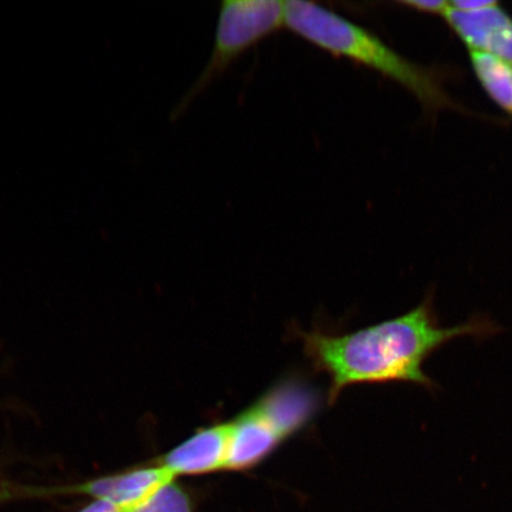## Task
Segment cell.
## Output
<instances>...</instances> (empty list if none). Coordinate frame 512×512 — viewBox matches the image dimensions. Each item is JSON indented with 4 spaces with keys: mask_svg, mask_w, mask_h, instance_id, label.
<instances>
[{
    "mask_svg": "<svg viewBox=\"0 0 512 512\" xmlns=\"http://www.w3.org/2000/svg\"><path fill=\"white\" fill-rule=\"evenodd\" d=\"M501 330L486 316L444 328L434 309V296L428 294L403 316L342 336L315 332L304 341L312 361L330 376L331 403L344 388L363 383H413L433 392L438 384L425 373L424 364L435 351L454 338L485 339Z\"/></svg>",
    "mask_w": 512,
    "mask_h": 512,
    "instance_id": "obj_1",
    "label": "cell"
},
{
    "mask_svg": "<svg viewBox=\"0 0 512 512\" xmlns=\"http://www.w3.org/2000/svg\"><path fill=\"white\" fill-rule=\"evenodd\" d=\"M285 27L328 53L376 70L405 86L432 108L448 104L437 78L400 56L379 37L316 3L285 2Z\"/></svg>",
    "mask_w": 512,
    "mask_h": 512,
    "instance_id": "obj_2",
    "label": "cell"
},
{
    "mask_svg": "<svg viewBox=\"0 0 512 512\" xmlns=\"http://www.w3.org/2000/svg\"><path fill=\"white\" fill-rule=\"evenodd\" d=\"M285 27V2L224 0L217 22L213 53L200 78L185 95L179 112L249 48Z\"/></svg>",
    "mask_w": 512,
    "mask_h": 512,
    "instance_id": "obj_3",
    "label": "cell"
},
{
    "mask_svg": "<svg viewBox=\"0 0 512 512\" xmlns=\"http://www.w3.org/2000/svg\"><path fill=\"white\" fill-rule=\"evenodd\" d=\"M172 476L164 466L144 465L133 467L114 475L104 476L88 480V482L67 486V488L51 489V494H74L91 497L93 501L111 502L125 510H130L134 505L143 502L144 499L171 480Z\"/></svg>",
    "mask_w": 512,
    "mask_h": 512,
    "instance_id": "obj_4",
    "label": "cell"
},
{
    "mask_svg": "<svg viewBox=\"0 0 512 512\" xmlns=\"http://www.w3.org/2000/svg\"><path fill=\"white\" fill-rule=\"evenodd\" d=\"M232 424L201 428L157 460L172 476H202L226 471Z\"/></svg>",
    "mask_w": 512,
    "mask_h": 512,
    "instance_id": "obj_5",
    "label": "cell"
},
{
    "mask_svg": "<svg viewBox=\"0 0 512 512\" xmlns=\"http://www.w3.org/2000/svg\"><path fill=\"white\" fill-rule=\"evenodd\" d=\"M444 16L472 51H483L512 64V19L498 3L473 12L450 6Z\"/></svg>",
    "mask_w": 512,
    "mask_h": 512,
    "instance_id": "obj_6",
    "label": "cell"
},
{
    "mask_svg": "<svg viewBox=\"0 0 512 512\" xmlns=\"http://www.w3.org/2000/svg\"><path fill=\"white\" fill-rule=\"evenodd\" d=\"M232 439L226 471L251 470L270 456L284 438L255 406L230 421Z\"/></svg>",
    "mask_w": 512,
    "mask_h": 512,
    "instance_id": "obj_7",
    "label": "cell"
},
{
    "mask_svg": "<svg viewBox=\"0 0 512 512\" xmlns=\"http://www.w3.org/2000/svg\"><path fill=\"white\" fill-rule=\"evenodd\" d=\"M286 440L312 419L317 395L305 384L287 381L270 390L254 405Z\"/></svg>",
    "mask_w": 512,
    "mask_h": 512,
    "instance_id": "obj_8",
    "label": "cell"
},
{
    "mask_svg": "<svg viewBox=\"0 0 512 512\" xmlns=\"http://www.w3.org/2000/svg\"><path fill=\"white\" fill-rule=\"evenodd\" d=\"M473 69L480 82L499 106L512 113V68L497 56L472 51Z\"/></svg>",
    "mask_w": 512,
    "mask_h": 512,
    "instance_id": "obj_9",
    "label": "cell"
},
{
    "mask_svg": "<svg viewBox=\"0 0 512 512\" xmlns=\"http://www.w3.org/2000/svg\"><path fill=\"white\" fill-rule=\"evenodd\" d=\"M195 510L194 496L174 479L160 486L152 495L127 512H195Z\"/></svg>",
    "mask_w": 512,
    "mask_h": 512,
    "instance_id": "obj_10",
    "label": "cell"
},
{
    "mask_svg": "<svg viewBox=\"0 0 512 512\" xmlns=\"http://www.w3.org/2000/svg\"><path fill=\"white\" fill-rule=\"evenodd\" d=\"M402 4L414 10L430 12V14L444 15L450 8V3L443 2V0H409V2H402Z\"/></svg>",
    "mask_w": 512,
    "mask_h": 512,
    "instance_id": "obj_11",
    "label": "cell"
},
{
    "mask_svg": "<svg viewBox=\"0 0 512 512\" xmlns=\"http://www.w3.org/2000/svg\"><path fill=\"white\" fill-rule=\"evenodd\" d=\"M497 4V2H490V0H454L450 3L452 9L463 12L479 11L490 6Z\"/></svg>",
    "mask_w": 512,
    "mask_h": 512,
    "instance_id": "obj_12",
    "label": "cell"
},
{
    "mask_svg": "<svg viewBox=\"0 0 512 512\" xmlns=\"http://www.w3.org/2000/svg\"><path fill=\"white\" fill-rule=\"evenodd\" d=\"M78 512H127V510L111 502L92 501Z\"/></svg>",
    "mask_w": 512,
    "mask_h": 512,
    "instance_id": "obj_13",
    "label": "cell"
}]
</instances>
